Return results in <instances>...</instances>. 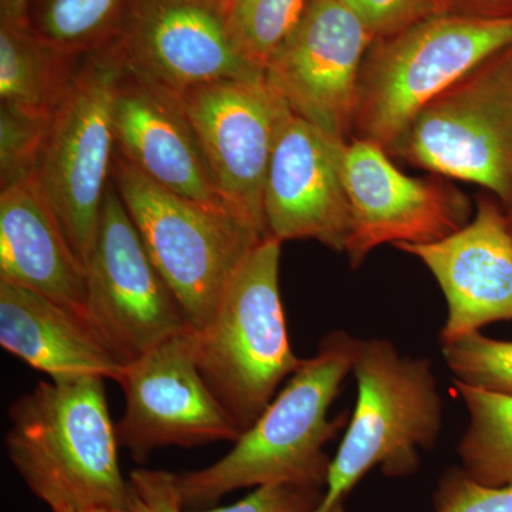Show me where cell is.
I'll list each match as a JSON object with an SVG mask.
<instances>
[{
    "label": "cell",
    "mask_w": 512,
    "mask_h": 512,
    "mask_svg": "<svg viewBox=\"0 0 512 512\" xmlns=\"http://www.w3.org/2000/svg\"><path fill=\"white\" fill-rule=\"evenodd\" d=\"M329 512H346L345 501L342 503L336 504L335 507L332 508Z\"/></svg>",
    "instance_id": "obj_33"
},
{
    "label": "cell",
    "mask_w": 512,
    "mask_h": 512,
    "mask_svg": "<svg viewBox=\"0 0 512 512\" xmlns=\"http://www.w3.org/2000/svg\"><path fill=\"white\" fill-rule=\"evenodd\" d=\"M32 0H0V20L26 22Z\"/></svg>",
    "instance_id": "obj_31"
},
{
    "label": "cell",
    "mask_w": 512,
    "mask_h": 512,
    "mask_svg": "<svg viewBox=\"0 0 512 512\" xmlns=\"http://www.w3.org/2000/svg\"><path fill=\"white\" fill-rule=\"evenodd\" d=\"M222 200L266 237L264 191L279 136L292 110L266 82L232 79L180 97Z\"/></svg>",
    "instance_id": "obj_11"
},
{
    "label": "cell",
    "mask_w": 512,
    "mask_h": 512,
    "mask_svg": "<svg viewBox=\"0 0 512 512\" xmlns=\"http://www.w3.org/2000/svg\"><path fill=\"white\" fill-rule=\"evenodd\" d=\"M0 281L40 293L84 320L86 264L35 174L0 190Z\"/></svg>",
    "instance_id": "obj_18"
},
{
    "label": "cell",
    "mask_w": 512,
    "mask_h": 512,
    "mask_svg": "<svg viewBox=\"0 0 512 512\" xmlns=\"http://www.w3.org/2000/svg\"><path fill=\"white\" fill-rule=\"evenodd\" d=\"M114 42L127 72L178 99L205 84L265 77L214 0H133Z\"/></svg>",
    "instance_id": "obj_12"
},
{
    "label": "cell",
    "mask_w": 512,
    "mask_h": 512,
    "mask_svg": "<svg viewBox=\"0 0 512 512\" xmlns=\"http://www.w3.org/2000/svg\"><path fill=\"white\" fill-rule=\"evenodd\" d=\"M9 419L10 463L52 512L130 505L104 379L43 380L12 403Z\"/></svg>",
    "instance_id": "obj_2"
},
{
    "label": "cell",
    "mask_w": 512,
    "mask_h": 512,
    "mask_svg": "<svg viewBox=\"0 0 512 512\" xmlns=\"http://www.w3.org/2000/svg\"><path fill=\"white\" fill-rule=\"evenodd\" d=\"M113 123L117 153L151 181L190 200L227 204L177 96L124 67Z\"/></svg>",
    "instance_id": "obj_17"
},
{
    "label": "cell",
    "mask_w": 512,
    "mask_h": 512,
    "mask_svg": "<svg viewBox=\"0 0 512 512\" xmlns=\"http://www.w3.org/2000/svg\"><path fill=\"white\" fill-rule=\"evenodd\" d=\"M214 2L220 3V0H214ZM220 5H221V3H220ZM221 8H222V6H221Z\"/></svg>",
    "instance_id": "obj_36"
},
{
    "label": "cell",
    "mask_w": 512,
    "mask_h": 512,
    "mask_svg": "<svg viewBox=\"0 0 512 512\" xmlns=\"http://www.w3.org/2000/svg\"><path fill=\"white\" fill-rule=\"evenodd\" d=\"M0 345L53 382H116L121 363L77 313L40 293L0 281Z\"/></svg>",
    "instance_id": "obj_19"
},
{
    "label": "cell",
    "mask_w": 512,
    "mask_h": 512,
    "mask_svg": "<svg viewBox=\"0 0 512 512\" xmlns=\"http://www.w3.org/2000/svg\"><path fill=\"white\" fill-rule=\"evenodd\" d=\"M505 214H507L508 225H510L512 234V207L507 208V210H505Z\"/></svg>",
    "instance_id": "obj_34"
},
{
    "label": "cell",
    "mask_w": 512,
    "mask_h": 512,
    "mask_svg": "<svg viewBox=\"0 0 512 512\" xmlns=\"http://www.w3.org/2000/svg\"><path fill=\"white\" fill-rule=\"evenodd\" d=\"M50 116L0 103V187L35 174Z\"/></svg>",
    "instance_id": "obj_25"
},
{
    "label": "cell",
    "mask_w": 512,
    "mask_h": 512,
    "mask_svg": "<svg viewBox=\"0 0 512 512\" xmlns=\"http://www.w3.org/2000/svg\"><path fill=\"white\" fill-rule=\"evenodd\" d=\"M124 73L117 43L86 53L50 116L35 175L86 264L111 183L113 104Z\"/></svg>",
    "instance_id": "obj_8"
},
{
    "label": "cell",
    "mask_w": 512,
    "mask_h": 512,
    "mask_svg": "<svg viewBox=\"0 0 512 512\" xmlns=\"http://www.w3.org/2000/svg\"><path fill=\"white\" fill-rule=\"evenodd\" d=\"M111 180L151 262L180 302L191 328L201 332L265 235L227 204L190 200L165 190L117 151Z\"/></svg>",
    "instance_id": "obj_3"
},
{
    "label": "cell",
    "mask_w": 512,
    "mask_h": 512,
    "mask_svg": "<svg viewBox=\"0 0 512 512\" xmlns=\"http://www.w3.org/2000/svg\"><path fill=\"white\" fill-rule=\"evenodd\" d=\"M130 501L140 512H187L177 474L138 468L130 474Z\"/></svg>",
    "instance_id": "obj_29"
},
{
    "label": "cell",
    "mask_w": 512,
    "mask_h": 512,
    "mask_svg": "<svg viewBox=\"0 0 512 512\" xmlns=\"http://www.w3.org/2000/svg\"><path fill=\"white\" fill-rule=\"evenodd\" d=\"M387 154L481 185L512 207V45L487 57L413 117Z\"/></svg>",
    "instance_id": "obj_7"
},
{
    "label": "cell",
    "mask_w": 512,
    "mask_h": 512,
    "mask_svg": "<svg viewBox=\"0 0 512 512\" xmlns=\"http://www.w3.org/2000/svg\"><path fill=\"white\" fill-rule=\"evenodd\" d=\"M360 339L329 333L318 353L305 359L285 389L210 467L177 474L185 510L215 504L241 488L275 483L325 490L332 460L325 447L345 427L346 416L329 419L346 376L353 372Z\"/></svg>",
    "instance_id": "obj_1"
},
{
    "label": "cell",
    "mask_w": 512,
    "mask_h": 512,
    "mask_svg": "<svg viewBox=\"0 0 512 512\" xmlns=\"http://www.w3.org/2000/svg\"><path fill=\"white\" fill-rule=\"evenodd\" d=\"M343 175L350 204L345 254L359 268L383 244H430L470 222L471 204L440 175L404 174L379 144L352 138L345 148Z\"/></svg>",
    "instance_id": "obj_13"
},
{
    "label": "cell",
    "mask_w": 512,
    "mask_h": 512,
    "mask_svg": "<svg viewBox=\"0 0 512 512\" xmlns=\"http://www.w3.org/2000/svg\"><path fill=\"white\" fill-rule=\"evenodd\" d=\"M345 141L292 114L269 165L264 191L266 237L313 239L345 252L350 204L343 175Z\"/></svg>",
    "instance_id": "obj_15"
},
{
    "label": "cell",
    "mask_w": 512,
    "mask_h": 512,
    "mask_svg": "<svg viewBox=\"0 0 512 512\" xmlns=\"http://www.w3.org/2000/svg\"><path fill=\"white\" fill-rule=\"evenodd\" d=\"M325 490L309 485L275 483L256 487L241 501L228 507L187 512H315Z\"/></svg>",
    "instance_id": "obj_28"
},
{
    "label": "cell",
    "mask_w": 512,
    "mask_h": 512,
    "mask_svg": "<svg viewBox=\"0 0 512 512\" xmlns=\"http://www.w3.org/2000/svg\"><path fill=\"white\" fill-rule=\"evenodd\" d=\"M133 0H32L28 23L37 35L84 55L113 42Z\"/></svg>",
    "instance_id": "obj_22"
},
{
    "label": "cell",
    "mask_w": 512,
    "mask_h": 512,
    "mask_svg": "<svg viewBox=\"0 0 512 512\" xmlns=\"http://www.w3.org/2000/svg\"><path fill=\"white\" fill-rule=\"evenodd\" d=\"M373 39H384L440 13L450 12L446 0H340Z\"/></svg>",
    "instance_id": "obj_26"
},
{
    "label": "cell",
    "mask_w": 512,
    "mask_h": 512,
    "mask_svg": "<svg viewBox=\"0 0 512 512\" xmlns=\"http://www.w3.org/2000/svg\"><path fill=\"white\" fill-rule=\"evenodd\" d=\"M448 10L487 19L512 18V0H446Z\"/></svg>",
    "instance_id": "obj_30"
},
{
    "label": "cell",
    "mask_w": 512,
    "mask_h": 512,
    "mask_svg": "<svg viewBox=\"0 0 512 512\" xmlns=\"http://www.w3.org/2000/svg\"><path fill=\"white\" fill-rule=\"evenodd\" d=\"M197 348V330L187 328L121 367L116 383L126 410L117 439L138 463L158 448L235 443L241 436L201 376Z\"/></svg>",
    "instance_id": "obj_10"
},
{
    "label": "cell",
    "mask_w": 512,
    "mask_h": 512,
    "mask_svg": "<svg viewBox=\"0 0 512 512\" xmlns=\"http://www.w3.org/2000/svg\"><path fill=\"white\" fill-rule=\"evenodd\" d=\"M441 349L454 380L491 392L512 394V340L473 332L441 345Z\"/></svg>",
    "instance_id": "obj_24"
},
{
    "label": "cell",
    "mask_w": 512,
    "mask_h": 512,
    "mask_svg": "<svg viewBox=\"0 0 512 512\" xmlns=\"http://www.w3.org/2000/svg\"><path fill=\"white\" fill-rule=\"evenodd\" d=\"M83 318L121 365L191 328L151 262L113 180L86 261Z\"/></svg>",
    "instance_id": "obj_9"
},
{
    "label": "cell",
    "mask_w": 512,
    "mask_h": 512,
    "mask_svg": "<svg viewBox=\"0 0 512 512\" xmlns=\"http://www.w3.org/2000/svg\"><path fill=\"white\" fill-rule=\"evenodd\" d=\"M69 512H140L134 507L133 504L128 505L126 508H96V510H86V511H69Z\"/></svg>",
    "instance_id": "obj_32"
},
{
    "label": "cell",
    "mask_w": 512,
    "mask_h": 512,
    "mask_svg": "<svg viewBox=\"0 0 512 512\" xmlns=\"http://www.w3.org/2000/svg\"><path fill=\"white\" fill-rule=\"evenodd\" d=\"M220 3H221V6H222V10H224L225 5H227V3H228V0H220Z\"/></svg>",
    "instance_id": "obj_35"
},
{
    "label": "cell",
    "mask_w": 512,
    "mask_h": 512,
    "mask_svg": "<svg viewBox=\"0 0 512 512\" xmlns=\"http://www.w3.org/2000/svg\"><path fill=\"white\" fill-rule=\"evenodd\" d=\"M394 248L420 259L447 301L440 343L512 320V234L503 205L480 195L473 220L430 244Z\"/></svg>",
    "instance_id": "obj_16"
},
{
    "label": "cell",
    "mask_w": 512,
    "mask_h": 512,
    "mask_svg": "<svg viewBox=\"0 0 512 512\" xmlns=\"http://www.w3.org/2000/svg\"><path fill=\"white\" fill-rule=\"evenodd\" d=\"M434 512H512V484L490 487L453 467L441 477Z\"/></svg>",
    "instance_id": "obj_27"
},
{
    "label": "cell",
    "mask_w": 512,
    "mask_h": 512,
    "mask_svg": "<svg viewBox=\"0 0 512 512\" xmlns=\"http://www.w3.org/2000/svg\"><path fill=\"white\" fill-rule=\"evenodd\" d=\"M82 57L47 42L28 20H0V103L50 116Z\"/></svg>",
    "instance_id": "obj_20"
},
{
    "label": "cell",
    "mask_w": 512,
    "mask_h": 512,
    "mask_svg": "<svg viewBox=\"0 0 512 512\" xmlns=\"http://www.w3.org/2000/svg\"><path fill=\"white\" fill-rule=\"evenodd\" d=\"M309 0H228L224 13L239 52L265 70L291 36Z\"/></svg>",
    "instance_id": "obj_23"
},
{
    "label": "cell",
    "mask_w": 512,
    "mask_h": 512,
    "mask_svg": "<svg viewBox=\"0 0 512 512\" xmlns=\"http://www.w3.org/2000/svg\"><path fill=\"white\" fill-rule=\"evenodd\" d=\"M512 45V18L446 12L377 39L360 69L352 138L389 150L431 99Z\"/></svg>",
    "instance_id": "obj_6"
},
{
    "label": "cell",
    "mask_w": 512,
    "mask_h": 512,
    "mask_svg": "<svg viewBox=\"0 0 512 512\" xmlns=\"http://www.w3.org/2000/svg\"><path fill=\"white\" fill-rule=\"evenodd\" d=\"M281 245L266 237L252 249L210 325L197 332L201 376L241 434L264 413L285 377L305 362L293 353L286 329Z\"/></svg>",
    "instance_id": "obj_5"
},
{
    "label": "cell",
    "mask_w": 512,
    "mask_h": 512,
    "mask_svg": "<svg viewBox=\"0 0 512 512\" xmlns=\"http://www.w3.org/2000/svg\"><path fill=\"white\" fill-rule=\"evenodd\" d=\"M373 42L340 0H309L301 22L266 64V82L295 116L349 143L360 69Z\"/></svg>",
    "instance_id": "obj_14"
},
{
    "label": "cell",
    "mask_w": 512,
    "mask_h": 512,
    "mask_svg": "<svg viewBox=\"0 0 512 512\" xmlns=\"http://www.w3.org/2000/svg\"><path fill=\"white\" fill-rule=\"evenodd\" d=\"M454 389L470 416L457 448L461 468L480 484H512V394L491 392L458 380H454Z\"/></svg>",
    "instance_id": "obj_21"
},
{
    "label": "cell",
    "mask_w": 512,
    "mask_h": 512,
    "mask_svg": "<svg viewBox=\"0 0 512 512\" xmlns=\"http://www.w3.org/2000/svg\"><path fill=\"white\" fill-rule=\"evenodd\" d=\"M352 373L355 410L315 512L345 501L375 468L387 477L412 476L421 451L436 446L441 434L443 399L429 359L400 355L390 340L360 339Z\"/></svg>",
    "instance_id": "obj_4"
}]
</instances>
